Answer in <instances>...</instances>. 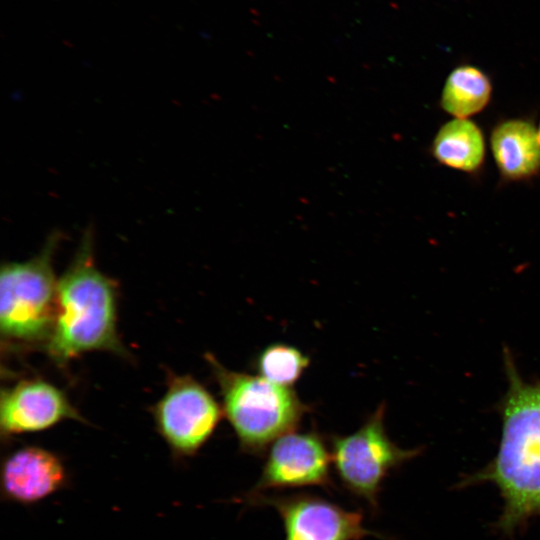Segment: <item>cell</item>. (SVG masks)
I'll return each mask as SVG.
<instances>
[{
    "mask_svg": "<svg viewBox=\"0 0 540 540\" xmlns=\"http://www.w3.org/2000/svg\"><path fill=\"white\" fill-rule=\"evenodd\" d=\"M538 136H539V140H540V123H539V129H538Z\"/></svg>",
    "mask_w": 540,
    "mask_h": 540,
    "instance_id": "9a60e30c",
    "label": "cell"
},
{
    "mask_svg": "<svg viewBox=\"0 0 540 540\" xmlns=\"http://www.w3.org/2000/svg\"><path fill=\"white\" fill-rule=\"evenodd\" d=\"M508 376L497 455L467 481L498 488L504 502L498 527L504 532L540 517V383H526L511 364Z\"/></svg>",
    "mask_w": 540,
    "mask_h": 540,
    "instance_id": "7a4b0ae2",
    "label": "cell"
},
{
    "mask_svg": "<svg viewBox=\"0 0 540 540\" xmlns=\"http://www.w3.org/2000/svg\"><path fill=\"white\" fill-rule=\"evenodd\" d=\"M431 148L439 163L467 173L477 171L485 158L483 133L469 119L455 118L445 123L435 135Z\"/></svg>",
    "mask_w": 540,
    "mask_h": 540,
    "instance_id": "7c38bea8",
    "label": "cell"
},
{
    "mask_svg": "<svg viewBox=\"0 0 540 540\" xmlns=\"http://www.w3.org/2000/svg\"><path fill=\"white\" fill-rule=\"evenodd\" d=\"M309 365V358L296 347L275 343L265 347L256 357L258 375L277 385L291 387Z\"/></svg>",
    "mask_w": 540,
    "mask_h": 540,
    "instance_id": "5bb4252c",
    "label": "cell"
},
{
    "mask_svg": "<svg viewBox=\"0 0 540 540\" xmlns=\"http://www.w3.org/2000/svg\"><path fill=\"white\" fill-rule=\"evenodd\" d=\"M490 145L504 178L526 180L540 172V140L530 121L517 118L502 121L493 129Z\"/></svg>",
    "mask_w": 540,
    "mask_h": 540,
    "instance_id": "8fae6325",
    "label": "cell"
},
{
    "mask_svg": "<svg viewBox=\"0 0 540 540\" xmlns=\"http://www.w3.org/2000/svg\"><path fill=\"white\" fill-rule=\"evenodd\" d=\"M64 420L86 423L66 394L45 380H21L1 392L2 439L43 431Z\"/></svg>",
    "mask_w": 540,
    "mask_h": 540,
    "instance_id": "9c48e42d",
    "label": "cell"
},
{
    "mask_svg": "<svg viewBox=\"0 0 540 540\" xmlns=\"http://www.w3.org/2000/svg\"><path fill=\"white\" fill-rule=\"evenodd\" d=\"M331 452L315 431L290 432L271 445L261 474L247 496L269 491L318 487L335 489Z\"/></svg>",
    "mask_w": 540,
    "mask_h": 540,
    "instance_id": "ba28073f",
    "label": "cell"
},
{
    "mask_svg": "<svg viewBox=\"0 0 540 540\" xmlns=\"http://www.w3.org/2000/svg\"><path fill=\"white\" fill-rule=\"evenodd\" d=\"M385 406L377 410L348 435H333L330 441L332 464L340 484L376 514L385 479L416 449H402L388 436L384 426Z\"/></svg>",
    "mask_w": 540,
    "mask_h": 540,
    "instance_id": "5b68a950",
    "label": "cell"
},
{
    "mask_svg": "<svg viewBox=\"0 0 540 540\" xmlns=\"http://www.w3.org/2000/svg\"><path fill=\"white\" fill-rule=\"evenodd\" d=\"M151 412L175 460L197 454L213 435L223 413L200 382L190 375L172 372L168 373L165 393Z\"/></svg>",
    "mask_w": 540,
    "mask_h": 540,
    "instance_id": "8992f818",
    "label": "cell"
},
{
    "mask_svg": "<svg viewBox=\"0 0 540 540\" xmlns=\"http://www.w3.org/2000/svg\"><path fill=\"white\" fill-rule=\"evenodd\" d=\"M62 239L63 234L54 230L37 255L2 265L0 331L4 340L25 344L48 340L57 301L53 256Z\"/></svg>",
    "mask_w": 540,
    "mask_h": 540,
    "instance_id": "277c9868",
    "label": "cell"
},
{
    "mask_svg": "<svg viewBox=\"0 0 540 540\" xmlns=\"http://www.w3.org/2000/svg\"><path fill=\"white\" fill-rule=\"evenodd\" d=\"M205 358L220 389L223 414L242 452L260 455L300 424L308 407L291 387L229 370L210 353Z\"/></svg>",
    "mask_w": 540,
    "mask_h": 540,
    "instance_id": "3957f363",
    "label": "cell"
},
{
    "mask_svg": "<svg viewBox=\"0 0 540 540\" xmlns=\"http://www.w3.org/2000/svg\"><path fill=\"white\" fill-rule=\"evenodd\" d=\"M45 348L59 364L99 350L129 357L117 332L116 283L96 266L90 228L58 279L56 313Z\"/></svg>",
    "mask_w": 540,
    "mask_h": 540,
    "instance_id": "6da1fadb",
    "label": "cell"
},
{
    "mask_svg": "<svg viewBox=\"0 0 540 540\" xmlns=\"http://www.w3.org/2000/svg\"><path fill=\"white\" fill-rule=\"evenodd\" d=\"M70 482L63 460L39 446H23L1 465V497L19 505L36 504L65 489Z\"/></svg>",
    "mask_w": 540,
    "mask_h": 540,
    "instance_id": "30bf717a",
    "label": "cell"
},
{
    "mask_svg": "<svg viewBox=\"0 0 540 540\" xmlns=\"http://www.w3.org/2000/svg\"><path fill=\"white\" fill-rule=\"evenodd\" d=\"M271 507L282 519L284 540H361L379 536L364 526L361 510H349L312 493L257 494L241 500Z\"/></svg>",
    "mask_w": 540,
    "mask_h": 540,
    "instance_id": "52a82bcc",
    "label": "cell"
},
{
    "mask_svg": "<svg viewBox=\"0 0 540 540\" xmlns=\"http://www.w3.org/2000/svg\"><path fill=\"white\" fill-rule=\"evenodd\" d=\"M492 85L489 77L478 67L461 65L448 75L440 98L442 109L461 119L481 112L489 103Z\"/></svg>",
    "mask_w": 540,
    "mask_h": 540,
    "instance_id": "4fadbf2b",
    "label": "cell"
}]
</instances>
